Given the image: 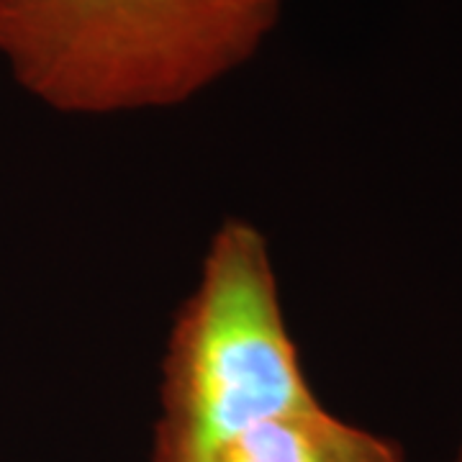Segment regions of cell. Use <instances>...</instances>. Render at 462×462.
<instances>
[{"label":"cell","instance_id":"cell-1","mask_svg":"<svg viewBox=\"0 0 462 462\" xmlns=\"http://www.w3.org/2000/svg\"><path fill=\"white\" fill-rule=\"evenodd\" d=\"M282 0H0V57L60 114L196 98L254 57Z\"/></svg>","mask_w":462,"mask_h":462},{"label":"cell","instance_id":"cell-2","mask_svg":"<svg viewBox=\"0 0 462 462\" xmlns=\"http://www.w3.org/2000/svg\"><path fill=\"white\" fill-rule=\"evenodd\" d=\"M314 403L267 239L245 218H229L170 329L154 462L206 460L252 424Z\"/></svg>","mask_w":462,"mask_h":462},{"label":"cell","instance_id":"cell-3","mask_svg":"<svg viewBox=\"0 0 462 462\" xmlns=\"http://www.w3.org/2000/svg\"><path fill=\"white\" fill-rule=\"evenodd\" d=\"M200 462H403L398 445L321 406L273 416L221 442Z\"/></svg>","mask_w":462,"mask_h":462},{"label":"cell","instance_id":"cell-4","mask_svg":"<svg viewBox=\"0 0 462 462\" xmlns=\"http://www.w3.org/2000/svg\"><path fill=\"white\" fill-rule=\"evenodd\" d=\"M457 462H462V452H460V457H457Z\"/></svg>","mask_w":462,"mask_h":462}]
</instances>
